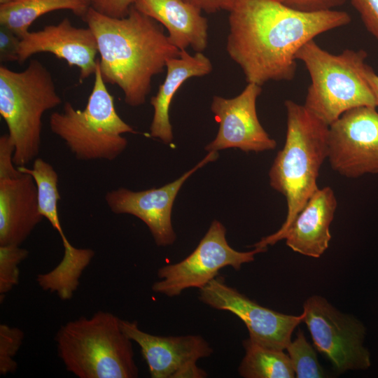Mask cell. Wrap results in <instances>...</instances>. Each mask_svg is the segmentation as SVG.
Returning <instances> with one entry per match:
<instances>
[{"label":"cell","mask_w":378,"mask_h":378,"mask_svg":"<svg viewBox=\"0 0 378 378\" xmlns=\"http://www.w3.org/2000/svg\"><path fill=\"white\" fill-rule=\"evenodd\" d=\"M19 171L34 178L36 190L38 209L41 216L46 218L52 227L59 234L62 241L67 239L60 223L58 202L60 195L58 190V174L54 167L40 158L34 160L32 168L17 167Z\"/></svg>","instance_id":"23"},{"label":"cell","mask_w":378,"mask_h":378,"mask_svg":"<svg viewBox=\"0 0 378 378\" xmlns=\"http://www.w3.org/2000/svg\"><path fill=\"white\" fill-rule=\"evenodd\" d=\"M83 20L96 38L105 83L121 89L126 104L136 107L145 104L153 77L163 71L169 59L180 55L164 27L134 6L120 18L90 6Z\"/></svg>","instance_id":"2"},{"label":"cell","mask_w":378,"mask_h":378,"mask_svg":"<svg viewBox=\"0 0 378 378\" xmlns=\"http://www.w3.org/2000/svg\"><path fill=\"white\" fill-rule=\"evenodd\" d=\"M24 337V332L18 327L0 325V374L14 373L18 368L15 356Z\"/></svg>","instance_id":"26"},{"label":"cell","mask_w":378,"mask_h":378,"mask_svg":"<svg viewBox=\"0 0 378 378\" xmlns=\"http://www.w3.org/2000/svg\"><path fill=\"white\" fill-rule=\"evenodd\" d=\"M302 313L315 346L339 372L370 365L369 353L363 346L365 328L360 321L320 295L307 298Z\"/></svg>","instance_id":"9"},{"label":"cell","mask_w":378,"mask_h":378,"mask_svg":"<svg viewBox=\"0 0 378 378\" xmlns=\"http://www.w3.org/2000/svg\"><path fill=\"white\" fill-rule=\"evenodd\" d=\"M225 234L224 225L214 220L188 256L158 270L159 280L153 284V291L174 297L187 288L200 289L216 278L223 267L230 266L239 270L243 264L253 261L255 254L267 251L257 247L250 251H236L228 244Z\"/></svg>","instance_id":"8"},{"label":"cell","mask_w":378,"mask_h":378,"mask_svg":"<svg viewBox=\"0 0 378 378\" xmlns=\"http://www.w3.org/2000/svg\"><path fill=\"white\" fill-rule=\"evenodd\" d=\"M285 6L301 12L316 13L335 10L346 0H279Z\"/></svg>","instance_id":"28"},{"label":"cell","mask_w":378,"mask_h":378,"mask_svg":"<svg viewBox=\"0 0 378 378\" xmlns=\"http://www.w3.org/2000/svg\"><path fill=\"white\" fill-rule=\"evenodd\" d=\"M43 218L31 176H0V245L21 246Z\"/></svg>","instance_id":"16"},{"label":"cell","mask_w":378,"mask_h":378,"mask_svg":"<svg viewBox=\"0 0 378 378\" xmlns=\"http://www.w3.org/2000/svg\"><path fill=\"white\" fill-rule=\"evenodd\" d=\"M363 75L372 91L376 100L377 106H378V75L374 71L372 68L367 64L363 68Z\"/></svg>","instance_id":"32"},{"label":"cell","mask_w":378,"mask_h":378,"mask_svg":"<svg viewBox=\"0 0 378 378\" xmlns=\"http://www.w3.org/2000/svg\"><path fill=\"white\" fill-rule=\"evenodd\" d=\"M19 0H0V5L7 4Z\"/></svg>","instance_id":"33"},{"label":"cell","mask_w":378,"mask_h":378,"mask_svg":"<svg viewBox=\"0 0 378 378\" xmlns=\"http://www.w3.org/2000/svg\"><path fill=\"white\" fill-rule=\"evenodd\" d=\"M200 300L211 307L232 312L246 325L249 338L264 346L285 350L304 314L290 315L262 307L216 277L200 289Z\"/></svg>","instance_id":"11"},{"label":"cell","mask_w":378,"mask_h":378,"mask_svg":"<svg viewBox=\"0 0 378 378\" xmlns=\"http://www.w3.org/2000/svg\"><path fill=\"white\" fill-rule=\"evenodd\" d=\"M332 169L346 178L378 174V112L358 106L329 126L328 158Z\"/></svg>","instance_id":"10"},{"label":"cell","mask_w":378,"mask_h":378,"mask_svg":"<svg viewBox=\"0 0 378 378\" xmlns=\"http://www.w3.org/2000/svg\"><path fill=\"white\" fill-rule=\"evenodd\" d=\"M41 52L51 53L70 66H77L80 83L94 75L98 64V47L93 32L88 27H74L67 18L57 24L25 34L20 39L18 62L21 64Z\"/></svg>","instance_id":"15"},{"label":"cell","mask_w":378,"mask_h":378,"mask_svg":"<svg viewBox=\"0 0 378 378\" xmlns=\"http://www.w3.org/2000/svg\"><path fill=\"white\" fill-rule=\"evenodd\" d=\"M295 377L298 378L325 377L326 373L317 360L312 346L304 332L298 330L297 337L286 348Z\"/></svg>","instance_id":"24"},{"label":"cell","mask_w":378,"mask_h":378,"mask_svg":"<svg viewBox=\"0 0 378 378\" xmlns=\"http://www.w3.org/2000/svg\"><path fill=\"white\" fill-rule=\"evenodd\" d=\"M20 39L7 27L0 26V60L1 62H18Z\"/></svg>","instance_id":"29"},{"label":"cell","mask_w":378,"mask_h":378,"mask_svg":"<svg viewBox=\"0 0 378 378\" xmlns=\"http://www.w3.org/2000/svg\"><path fill=\"white\" fill-rule=\"evenodd\" d=\"M55 341L66 370L79 378L138 377L132 341L112 313L99 311L70 321L59 328Z\"/></svg>","instance_id":"4"},{"label":"cell","mask_w":378,"mask_h":378,"mask_svg":"<svg viewBox=\"0 0 378 378\" xmlns=\"http://www.w3.org/2000/svg\"><path fill=\"white\" fill-rule=\"evenodd\" d=\"M262 86L248 83L243 91L232 98L214 96L211 110L219 129L216 138L206 145L208 152L237 148L244 152L273 150L276 142L261 125L256 101Z\"/></svg>","instance_id":"13"},{"label":"cell","mask_w":378,"mask_h":378,"mask_svg":"<svg viewBox=\"0 0 378 378\" xmlns=\"http://www.w3.org/2000/svg\"><path fill=\"white\" fill-rule=\"evenodd\" d=\"M207 13H214L220 10L229 11L235 0H185Z\"/></svg>","instance_id":"31"},{"label":"cell","mask_w":378,"mask_h":378,"mask_svg":"<svg viewBox=\"0 0 378 378\" xmlns=\"http://www.w3.org/2000/svg\"><path fill=\"white\" fill-rule=\"evenodd\" d=\"M87 104L83 110L65 102L62 111L50 117L51 132L63 140L77 160L112 161L126 148L122 136L136 132L116 111L113 97L108 91L99 66Z\"/></svg>","instance_id":"7"},{"label":"cell","mask_w":378,"mask_h":378,"mask_svg":"<svg viewBox=\"0 0 378 378\" xmlns=\"http://www.w3.org/2000/svg\"><path fill=\"white\" fill-rule=\"evenodd\" d=\"M367 30L378 40V0H350Z\"/></svg>","instance_id":"27"},{"label":"cell","mask_w":378,"mask_h":378,"mask_svg":"<svg viewBox=\"0 0 378 378\" xmlns=\"http://www.w3.org/2000/svg\"><path fill=\"white\" fill-rule=\"evenodd\" d=\"M90 6L88 0H19L0 5V24L22 38L41 15L54 10H69L83 18Z\"/></svg>","instance_id":"20"},{"label":"cell","mask_w":378,"mask_h":378,"mask_svg":"<svg viewBox=\"0 0 378 378\" xmlns=\"http://www.w3.org/2000/svg\"><path fill=\"white\" fill-rule=\"evenodd\" d=\"M165 68L167 75L164 80L150 101L154 111L150 126V136L168 144L173 140L169 110L176 92L190 78L201 77L210 74L213 66L210 59L202 52L191 55L186 50H181L178 57L169 59Z\"/></svg>","instance_id":"19"},{"label":"cell","mask_w":378,"mask_h":378,"mask_svg":"<svg viewBox=\"0 0 378 378\" xmlns=\"http://www.w3.org/2000/svg\"><path fill=\"white\" fill-rule=\"evenodd\" d=\"M228 12L227 52L247 83L260 86L270 80H291L298 50L351 20L345 11L301 12L279 0H235Z\"/></svg>","instance_id":"1"},{"label":"cell","mask_w":378,"mask_h":378,"mask_svg":"<svg viewBox=\"0 0 378 378\" xmlns=\"http://www.w3.org/2000/svg\"><path fill=\"white\" fill-rule=\"evenodd\" d=\"M138 10L168 31L171 43L179 50L188 47L202 52L208 44V22L202 10L185 0H136Z\"/></svg>","instance_id":"18"},{"label":"cell","mask_w":378,"mask_h":378,"mask_svg":"<svg viewBox=\"0 0 378 378\" xmlns=\"http://www.w3.org/2000/svg\"><path fill=\"white\" fill-rule=\"evenodd\" d=\"M245 356L238 371L245 378H293L290 358L284 350L268 347L248 338L243 342Z\"/></svg>","instance_id":"22"},{"label":"cell","mask_w":378,"mask_h":378,"mask_svg":"<svg viewBox=\"0 0 378 378\" xmlns=\"http://www.w3.org/2000/svg\"><path fill=\"white\" fill-rule=\"evenodd\" d=\"M60 262L49 272L38 274L36 282L45 291L56 293L63 300L72 298L79 285V279L94 255L90 248H79L71 243L63 246Z\"/></svg>","instance_id":"21"},{"label":"cell","mask_w":378,"mask_h":378,"mask_svg":"<svg viewBox=\"0 0 378 378\" xmlns=\"http://www.w3.org/2000/svg\"><path fill=\"white\" fill-rule=\"evenodd\" d=\"M368 57L364 50L345 49L337 55L314 41L304 43L295 58L306 66L310 78L304 106L330 126L346 111L358 106L377 107L363 75Z\"/></svg>","instance_id":"5"},{"label":"cell","mask_w":378,"mask_h":378,"mask_svg":"<svg viewBox=\"0 0 378 378\" xmlns=\"http://www.w3.org/2000/svg\"><path fill=\"white\" fill-rule=\"evenodd\" d=\"M49 70L38 60L25 69L0 66V114L14 147L13 162L25 166L35 160L41 142L43 114L62 104Z\"/></svg>","instance_id":"6"},{"label":"cell","mask_w":378,"mask_h":378,"mask_svg":"<svg viewBox=\"0 0 378 378\" xmlns=\"http://www.w3.org/2000/svg\"><path fill=\"white\" fill-rule=\"evenodd\" d=\"M337 206L336 197L330 187L318 188L298 213L282 239L295 252L319 258L329 246L330 226Z\"/></svg>","instance_id":"17"},{"label":"cell","mask_w":378,"mask_h":378,"mask_svg":"<svg viewBox=\"0 0 378 378\" xmlns=\"http://www.w3.org/2000/svg\"><path fill=\"white\" fill-rule=\"evenodd\" d=\"M287 127L284 147L269 171L270 184L287 202V215L281 227L262 238L254 247L267 248L282 237L312 195L318 189L321 167L328 158L329 126L304 105L284 103Z\"/></svg>","instance_id":"3"},{"label":"cell","mask_w":378,"mask_h":378,"mask_svg":"<svg viewBox=\"0 0 378 378\" xmlns=\"http://www.w3.org/2000/svg\"><path fill=\"white\" fill-rule=\"evenodd\" d=\"M125 334L135 342L152 378H204L197 361L209 356L212 348L200 335L160 336L141 330L136 321L120 319Z\"/></svg>","instance_id":"12"},{"label":"cell","mask_w":378,"mask_h":378,"mask_svg":"<svg viewBox=\"0 0 378 378\" xmlns=\"http://www.w3.org/2000/svg\"><path fill=\"white\" fill-rule=\"evenodd\" d=\"M136 0H93L91 7L98 12L113 18L125 17Z\"/></svg>","instance_id":"30"},{"label":"cell","mask_w":378,"mask_h":378,"mask_svg":"<svg viewBox=\"0 0 378 378\" xmlns=\"http://www.w3.org/2000/svg\"><path fill=\"white\" fill-rule=\"evenodd\" d=\"M218 157V151L208 152L200 162L173 182L137 192L119 188L108 191L105 201L113 213L130 214L141 220L158 246L171 245L176 237L172 224V211L178 191L192 174Z\"/></svg>","instance_id":"14"},{"label":"cell","mask_w":378,"mask_h":378,"mask_svg":"<svg viewBox=\"0 0 378 378\" xmlns=\"http://www.w3.org/2000/svg\"><path fill=\"white\" fill-rule=\"evenodd\" d=\"M88 1H90L91 4L93 0H88Z\"/></svg>","instance_id":"34"},{"label":"cell","mask_w":378,"mask_h":378,"mask_svg":"<svg viewBox=\"0 0 378 378\" xmlns=\"http://www.w3.org/2000/svg\"><path fill=\"white\" fill-rule=\"evenodd\" d=\"M29 251L20 245H0V301L19 283L20 264Z\"/></svg>","instance_id":"25"}]
</instances>
